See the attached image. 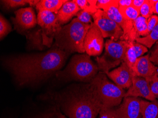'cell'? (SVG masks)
Masks as SVG:
<instances>
[{"mask_svg":"<svg viewBox=\"0 0 158 118\" xmlns=\"http://www.w3.org/2000/svg\"><path fill=\"white\" fill-rule=\"evenodd\" d=\"M70 54L54 44L45 53L7 57L3 65L20 87L35 85L56 73L64 65Z\"/></svg>","mask_w":158,"mask_h":118,"instance_id":"1","label":"cell"},{"mask_svg":"<svg viewBox=\"0 0 158 118\" xmlns=\"http://www.w3.org/2000/svg\"><path fill=\"white\" fill-rule=\"evenodd\" d=\"M55 106L68 118H97L103 105L91 83L73 84L59 93L50 95Z\"/></svg>","mask_w":158,"mask_h":118,"instance_id":"2","label":"cell"},{"mask_svg":"<svg viewBox=\"0 0 158 118\" xmlns=\"http://www.w3.org/2000/svg\"><path fill=\"white\" fill-rule=\"evenodd\" d=\"M90 26V24L83 23L77 18H73L57 33L55 45L70 55L74 53L84 54V39Z\"/></svg>","mask_w":158,"mask_h":118,"instance_id":"3","label":"cell"},{"mask_svg":"<svg viewBox=\"0 0 158 118\" xmlns=\"http://www.w3.org/2000/svg\"><path fill=\"white\" fill-rule=\"evenodd\" d=\"M37 22L40 28L26 34L30 47L39 50L50 47L56 34L62 27L57 21L56 15L48 11L39 12Z\"/></svg>","mask_w":158,"mask_h":118,"instance_id":"4","label":"cell"},{"mask_svg":"<svg viewBox=\"0 0 158 118\" xmlns=\"http://www.w3.org/2000/svg\"><path fill=\"white\" fill-rule=\"evenodd\" d=\"M97 65L93 63L87 54L75 55L71 58L64 71L56 74L57 78L64 81H76L89 83L99 72Z\"/></svg>","mask_w":158,"mask_h":118,"instance_id":"5","label":"cell"},{"mask_svg":"<svg viewBox=\"0 0 158 118\" xmlns=\"http://www.w3.org/2000/svg\"><path fill=\"white\" fill-rule=\"evenodd\" d=\"M90 83L96 89L102 108L117 107L121 104L125 97V90L111 82L107 79V75L102 72L99 71Z\"/></svg>","mask_w":158,"mask_h":118,"instance_id":"6","label":"cell"},{"mask_svg":"<svg viewBox=\"0 0 158 118\" xmlns=\"http://www.w3.org/2000/svg\"><path fill=\"white\" fill-rule=\"evenodd\" d=\"M127 46L128 42L126 41L106 40L104 54L96 59L99 71L106 74L110 70L124 62Z\"/></svg>","mask_w":158,"mask_h":118,"instance_id":"7","label":"cell"},{"mask_svg":"<svg viewBox=\"0 0 158 118\" xmlns=\"http://www.w3.org/2000/svg\"><path fill=\"white\" fill-rule=\"evenodd\" d=\"M91 15L93 22L100 29L104 38H109L114 41L120 39L123 35V30L117 23L108 18L104 11L98 10Z\"/></svg>","mask_w":158,"mask_h":118,"instance_id":"8","label":"cell"},{"mask_svg":"<svg viewBox=\"0 0 158 118\" xmlns=\"http://www.w3.org/2000/svg\"><path fill=\"white\" fill-rule=\"evenodd\" d=\"M104 39L99 28L94 23H91L84 39V47L86 54L90 56L100 55L104 47Z\"/></svg>","mask_w":158,"mask_h":118,"instance_id":"9","label":"cell"},{"mask_svg":"<svg viewBox=\"0 0 158 118\" xmlns=\"http://www.w3.org/2000/svg\"><path fill=\"white\" fill-rule=\"evenodd\" d=\"M142 100L139 97H124L119 105L114 107L116 118H142Z\"/></svg>","mask_w":158,"mask_h":118,"instance_id":"10","label":"cell"},{"mask_svg":"<svg viewBox=\"0 0 158 118\" xmlns=\"http://www.w3.org/2000/svg\"><path fill=\"white\" fill-rule=\"evenodd\" d=\"M15 18H12L15 28L18 32H26L34 28L37 24V18L31 7L22 8L14 12Z\"/></svg>","mask_w":158,"mask_h":118,"instance_id":"11","label":"cell"},{"mask_svg":"<svg viewBox=\"0 0 158 118\" xmlns=\"http://www.w3.org/2000/svg\"><path fill=\"white\" fill-rule=\"evenodd\" d=\"M143 97L147 100H156L151 89L149 81L142 77L134 76L132 78V85L125 94V97Z\"/></svg>","mask_w":158,"mask_h":118,"instance_id":"12","label":"cell"},{"mask_svg":"<svg viewBox=\"0 0 158 118\" xmlns=\"http://www.w3.org/2000/svg\"><path fill=\"white\" fill-rule=\"evenodd\" d=\"M107 77L117 86L123 89H129L132 85V73L125 62L119 67L106 74Z\"/></svg>","mask_w":158,"mask_h":118,"instance_id":"13","label":"cell"},{"mask_svg":"<svg viewBox=\"0 0 158 118\" xmlns=\"http://www.w3.org/2000/svg\"><path fill=\"white\" fill-rule=\"evenodd\" d=\"M157 69L158 68L150 61L149 54L137 58L132 70V76L148 79L158 72Z\"/></svg>","mask_w":158,"mask_h":118,"instance_id":"14","label":"cell"},{"mask_svg":"<svg viewBox=\"0 0 158 118\" xmlns=\"http://www.w3.org/2000/svg\"><path fill=\"white\" fill-rule=\"evenodd\" d=\"M81 10L74 1H66L57 14V19L61 26L68 22Z\"/></svg>","mask_w":158,"mask_h":118,"instance_id":"15","label":"cell"},{"mask_svg":"<svg viewBox=\"0 0 158 118\" xmlns=\"http://www.w3.org/2000/svg\"><path fill=\"white\" fill-rule=\"evenodd\" d=\"M66 1L63 0H41L35 6L39 12L48 11L57 14Z\"/></svg>","mask_w":158,"mask_h":118,"instance_id":"16","label":"cell"},{"mask_svg":"<svg viewBox=\"0 0 158 118\" xmlns=\"http://www.w3.org/2000/svg\"><path fill=\"white\" fill-rule=\"evenodd\" d=\"M142 118H158V101H141Z\"/></svg>","mask_w":158,"mask_h":118,"instance_id":"17","label":"cell"},{"mask_svg":"<svg viewBox=\"0 0 158 118\" xmlns=\"http://www.w3.org/2000/svg\"><path fill=\"white\" fill-rule=\"evenodd\" d=\"M134 29L137 39L140 36L145 37L149 35L148 31V19L139 16L136 19L133 21Z\"/></svg>","mask_w":158,"mask_h":118,"instance_id":"18","label":"cell"},{"mask_svg":"<svg viewBox=\"0 0 158 118\" xmlns=\"http://www.w3.org/2000/svg\"><path fill=\"white\" fill-rule=\"evenodd\" d=\"M158 41V22L152 29L149 35L143 38H138L135 42L145 46L146 47L151 48L154 43Z\"/></svg>","mask_w":158,"mask_h":118,"instance_id":"19","label":"cell"},{"mask_svg":"<svg viewBox=\"0 0 158 118\" xmlns=\"http://www.w3.org/2000/svg\"><path fill=\"white\" fill-rule=\"evenodd\" d=\"M137 59V57L133 46V42H128V46L125 55L124 62L127 65L131 73Z\"/></svg>","mask_w":158,"mask_h":118,"instance_id":"20","label":"cell"},{"mask_svg":"<svg viewBox=\"0 0 158 118\" xmlns=\"http://www.w3.org/2000/svg\"><path fill=\"white\" fill-rule=\"evenodd\" d=\"M4 7L7 9L15 8L16 7L23 6L27 4L31 6H36L40 1L36 0H6L1 1Z\"/></svg>","mask_w":158,"mask_h":118,"instance_id":"21","label":"cell"},{"mask_svg":"<svg viewBox=\"0 0 158 118\" xmlns=\"http://www.w3.org/2000/svg\"><path fill=\"white\" fill-rule=\"evenodd\" d=\"M119 10L122 16L126 20L134 21L140 16V10L132 6L129 7H119Z\"/></svg>","mask_w":158,"mask_h":118,"instance_id":"22","label":"cell"},{"mask_svg":"<svg viewBox=\"0 0 158 118\" xmlns=\"http://www.w3.org/2000/svg\"><path fill=\"white\" fill-rule=\"evenodd\" d=\"M74 1L82 10L87 11L91 14L97 11V0H74Z\"/></svg>","mask_w":158,"mask_h":118,"instance_id":"23","label":"cell"},{"mask_svg":"<svg viewBox=\"0 0 158 118\" xmlns=\"http://www.w3.org/2000/svg\"><path fill=\"white\" fill-rule=\"evenodd\" d=\"M156 1L157 0H145L140 9L141 16L147 19L150 18L153 14L154 4Z\"/></svg>","mask_w":158,"mask_h":118,"instance_id":"24","label":"cell"},{"mask_svg":"<svg viewBox=\"0 0 158 118\" xmlns=\"http://www.w3.org/2000/svg\"><path fill=\"white\" fill-rule=\"evenodd\" d=\"M11 31L10 24L3 16L2 14L0 17V38L2 40L6 35Z\"/></svg>","mask_w":158,"mask_h":118,"instance_id":"25","label":"cell"},{"mask_svg":"<svg viewBox=\"0 0 158 118\" xmlns=\"http://www.w3.org/2000/svg\"><path fill=\"white\" fill-rule=\"evenodd\" d=\"M112 6L119 7L118 0H98L97 2V10L104 11Z\"/></svg>","mask_w":158,"mask_h":118,"instance_id":"26","label":"cell"},{"mask_svg":"<svg viewBox=\"0 0 158 118\" xmlns=\"http://www.w3.org/2000/svg\"><path fill=\"white\" fill-rule=\"evenodd\" d=\"M150 84V87L156 98H158V72L152 77L146 79Z\"/></svg>","mask_w":158,"mask_h":118,"instance_id":"27","label":"cell"},{"mask_svg":"<svg viewBox=\"0 0 158 118\" xmlns=\"http://www.w3.org/2000/svg\"><path fill=\"white\" fill-rule=\"evenodd\" d=\"M76 16L77 18L83 23L90 24L92 22L91 14L87 11L82 10L79 11Z\"/></svg>","mask_w":158,"mask_h":118,"instance_id":"28","label":"cell"},{"mask_svg":"<svg viewBox=\"0 0 158 118\" xmlns=\"http://www.w3.org/2000/svg\"><path fill=\"white\" fill-rule=\"evenodd\" d=\"M59 110V108L54 106L48 111L34 118H59L58 115Z\"/></svg>","mask_w":158,"mask_h":118,"instance_id":"29","label":"cell"},{"mask_svg":"<svg viewBox=\"0 0 158 118\" xmlns=\"http://www.w3.org/2000/svg\"><path fill=\"white\" fill-rule=\"evenodd\" d=\"M133 46L137 58L142 56L148 51V49L145 46L138 43L136 42H133Z\"/></svg>","mask_w":158,"mask_h":118,"instance_id":"30","label":"cell"},{"mask_svg":"<svg viewBox=\"0 0 158 118\" xmlns=\"http://www.w3.org/2000/svg\"><path fill=\"white\" fill-rule=\"evenodd\" d=\"M98 118H116L114 108H102L98 114Z\"/></svg>","mask_w":158,"mask_h":118,"instance_id":"31","label":"cell"},{"mask_svg":"<svg viewBox=\"0 0 158 118\" xmlns=\"http://www.w3.org/2000/svg\"><path fill=\"white\" fill-rule=\"evenodd\" d=\"M158 22V16L156 15H152L148 19V31L149 34L151 32Z\"/></svg>","mask_w":158,"mask_h":118,"instance_id":"32","label":"cell"},{"mask_svg":"<svg viewBox=\"0 0 158 118\" xmlns=\"http://www.w3.org/2000/svg\"><path fill=\"white\" fill-rule=\"evenodd\" d=\"M150 60L153 63L158 66V41L150 55Z\"/></svg>","mask_w":158,"mask_h":118,"instance_id":"33","label":"cell"},{"mask_svg":"<svg viewBox=\"0 0 158 118\" xmlns=\"http://www.w3.org/2000/svg\"><path fill=\"white\" fill-rule=\"evenodd\" d=\"M145 1V0H133L132 6L138 10H140L141 7Z\"/></svg>","mask_w":158,"mask_h":118,"instance_id":"34","label":"cell"},{"mask_svg":"<svg viewBox=\"0 0 158 118\" xmlns=\"http://www.w3.org/2000/svg\"><path fill=\"white\" fill-rule=\"evenodd\" d=\"M133 0H118L119 7H125L132 6Z\"/></svg>","mask_w":158,"mask_h":118,"instance_id":"35","label":"cell"},{"mask_svg":"<svg viewBox=\"0 0 158 118\" xmlns=\"http://www.w3.org/2000/svg\"><path fill=\"white\" fill-rule=\"evenodd\" d=\"M153 13L157 14L158 15V0H157V1L154 4Z\"/></svg>","mask_w":158,"mask_h":118,"instance_id":"36","label":"cell"},{"mask_svg":"<svg viewBox=\"0 0 158 118\" xmlns=\"http://www.w3.org/2000/svg\"><path fill=\"white\" fill-rule=\"evenodd\" d=\"M58 115H59V118H67L66 116L64 114H63L61 112V111L60 109L59 110V112H58Z\"/></svg>","mask_w":158,"mask_h":118,"instance_id":"37","label":"cell"}]
</instances>
